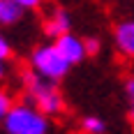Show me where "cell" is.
Here are the masks:
<instances>
[{
	"label": "cell",
	"mask_w": 134,
	"mask_h": 134,
	"mask_svg": "<svg viewBox=\"0 0 134 134\" xmlns=\"http://www.w3.org/2000/svg\"><path fill=\"white\" fill-rule=\"evenodd\" d=\"M30 67L40 76H44V79L60 81L67 76V72H69L72 65L60 55V51L55 49V44H42V46H37L30 53Z\"/></svg>",
	"instance_id": "3"
},
{
	"label": "cell",
	"mask_w": 134,
	"mask_h": 134,
	"mask_svg": "<svg viewBox=\"0 0 134 134\" xmlns=\"http://www.w3.org/2000/svg\"><path fill=\"white\" fill-rule=\"evenodd\" d=\"M83 42H86V53H88V55H97V53H99L102 44H99L97 37H88V40H83Z\"/></svg>",
	"instance_id": "11"
},
{
	"label": "cell",
	"mask_w": 134,
	"mask_h": 134,
	"mask_svg": "<svg viewBox=\"0 0 134 134\" xmlns=\"http://www.w3.org/2000/svg\"><path fill=\"white\" fill-rule=\"evenodd\" d=\"M12 99H9V95L5 93V90H0V120H5L7 118V113H9V109H12Z\"/></svg>",
	"instance_id": "10"
},
{
	"label": "cell",
	"mask_w": 134,
	"mask_h": 134,
	"mask_svg": "<svg viewBox=\"0 0 134 134\" xmlns=\"http://www.w3.org/2000/svg\"><path fill=\"white\" fill-rule=\"evenodd\" d=\"M53 44L69 65H79L81 60L88 55L86 53V42L81 40V37H76V35H72V32H65V35L55 37Z\"/></svg>",
	"instance_id": "4"
},
{
	"label": "cell",
	"mask_w": 134,
	"mask_h": 134,
	"mask_svg": "<svg viewBox=\"0 0 134 134\" xmlns=\"http://www.w3.org/2000/svg\"><path fill=\"white\" fill-rule=\"evenodd\" d=\"M69 28H72V16L65 9H53V14L44 23V32L49 37H60V35L69 32Z\"/></svg>",
	"instance_id": "6"
},
{
	"label": "cell",
	"mask_w": 134,
	"mask_h": 134,
	"mask_svg": "<svg viewBox=\"0 0 134 134\" xmlns=\"http://www.w3.org/2000/svg\"><path fill=\"white\" fill-rule=\"evenodd\" d=\"M9 53H12V46H9V42L5 40L2 35H0V60H7V58H9Z\"/></svg>",
	"instance_id": "12"
},
{
	"label": "cell",
	"mask_w": 134,
	"mask_h": 134,
	"mask_svg": "<svg viewBox=\"0 0 134 134\" xmlns=\"http://www.w3.org/2000/svg\"><path fill=\"white\" fill-rule=\"evenodd\" d=\"M81 130L86 134H104L107 132V122L102 118H97V116H86L81 120Z\"/></svg>",
	"instance_id": "8"
},
{
	"label": "cell",
	"mask_w": 134,
	"mask_h": 134,
	"mask_svg": "<svg viewBox=\"0 0 134 134\" xmlns=\"http://www.w3.org/2000/svg\"><path fill=\"white\" fill-rule=\"evenodd\" d=\"M125 95H127V111H130V120L134 122V76H127V81H125Z\"/></svg>",
	"instance_id": "9"
},
{
	"label": "cell",
	"mask_w": 134,
	"mask_h": 134,
	"mask_svg": "<svg viewBox=\"0 0 134 134\" xmlns=\"http://www.w3.org/2000/svg\"><path fill=\"white\" fill-rule=\"evenodd\" d=\"M5 76V60H0V79Z\"/></svg>",
	"instance_id": "14"
},
{
	"label": "cell",
	"mask_w": 134,
	"mask_h": 134,
	"mask_svg": "<svg viewBox=\"0 0 134 134\" xmlns=\"http://www.w3.org/2000/svg\"><path fill=\"white\" fill-rule=\"evenodd\" d=\"M7 134H46L49 120L35 104H14L5 118Z\"/></svg>",
	"instance_id": "2"
},
{
	"label": "cell",
	"mask_w": 134,
	"mask_h": 134,
	"mask_svg": "<svg viewBox=\"0 0 134 134\" xmlns=\"http://www.w3.org/2000/svg\"><path fill=\"white\" fill-rule=\"evenodd\" d=\"M12 2H16V5L23 7V9H37L42 5V0H12Z\"/></svg>",
	"instance_id": "13"
},
{
	"label": "cell",
	"mask_w": 134,
	"mask_h": 134,
	"mask_svg": "<svg viewBox=\"0 0 134 134\" xmlns=\"http://www.w3.org/2000/svg\"><path fill=\"white\" fill-rule=\"evenodd\" d=\"M23 86L28 90L30 102L40 109L44 116H58L65 109L63 95L55 88V81L44 79L37 72H23Z\"/></svg>",
	"instance_id": "1"
},
{
	"label": "cell",
	"mask_w": 134,
	"mask_h": 134,
	"mask_svg": "<svg viewBox=\"0 0 134 134\" xmlns=\"http://www.w3.org/2000/svg\"><path fill=\"white\" fill-rule=\"evenodd\" d=\"M23 16V7L12 0H0V26H12Z\"/></svg>",
	"instance_id": "7"
},
{
	"label": "cell",
	"mask_w": 134,
	"mask_h": 134,
	"mask_svg": "<svg viewBox=\"0 0 134 134\" xmlns=\"http://www.w3.org/2000/svg\"><path fill=\"white\" fill-rule=\"evenodd\" d=\"M116 49L127 58H134V19H125L113 28Z\"/></svg>",
	"instance_id": "5"
}]
</instances>
